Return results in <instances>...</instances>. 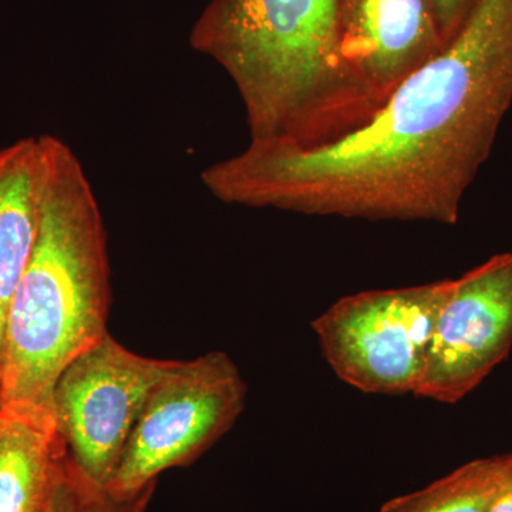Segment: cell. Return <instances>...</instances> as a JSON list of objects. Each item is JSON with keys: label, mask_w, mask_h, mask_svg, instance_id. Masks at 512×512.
I'll use <instances>...</instances> for the list:
<instances>
[{"label": "cell", "mask_w": 512, "mask_h": 512, "mask_svg": "<svg viewBox=\"0 0 512 512\" xmlns=\"http://www.w3.org/2000/svg\"><path fill=\"white\" fill-rule=\"evenodd\" d=\"M156 484L119 495L92 480L67 453L45 512H147Z\"/></svg>", "instance_id": "cell-12"}, {"label": "cell", "mask_w": 512, "mask_h": 512, "mask_svg": "<svg viewBox=\"0 0 512 512\" xmlns=\"http://www.w3.org/2000/svg\"><path fill=\"white\" fill-rule=\"evenodd\" d=\"M67 453L52 409L0 404V512H45Z\"/></svg>", "instance_id": "cell-9"}, {"label": "cell", "mask_w": 512, "mask_h": 512, "mask_svg": "<svg viewBox=\"0 0 512 512\" xmlns=\"http://www.w3.org/2000/svg\"><path fill=\"white\" fill-rule=\"evenodd\" d=\"M190 45L231 79L251 143L326 146L382 109L343 57L339 0H210Z\"/></svg>", "instance_id": "cell-2"}, {"label": "cell", "mask_w": 512, "mask_h": 512, "mask_svg": "<svg viewBox=\"0 0 512 512\" xmlns=\"http://www.w3.org/2000/svg\"><path fill=\"white\" fill-rule=\"evenodd\" d=\"M512 107V0H478L457 35L366 126L315 148L251 143L205 168L224 204L456 225Z\"/></svg>", "instance_id": "cell-1"}, {"label": "cell", "mask_w": 512, "mask_h": 512, "mask_svg": "<svg viewBox=\"0 0 512 512\" xmlns=\"http://www.w3.org/2000/svg\"><path fill=\"white\" fill-rule=\"evenodd\" d=\"M451 285L443 279L338 299L312 322L330 369L362 393L416 394Z\"/></svg>", "instance_id": "cell-4"}, {"label": "cell", "mask_w": 512, "mask_h": 512, "mask_svg": "<svg viewBox=\"0 0 512 512\" xmlns=\"http://www.w3.org/2000/svg\"><path fill=\"white\" fill-rule=\"evenodd\" d=\"M507 468L508 454L477 458L423 490L387 501L379 512H488Z\"/></svg>", "instance_id": "cell-11"}, {"label": "cell", "mask_w": 512, "mask_h": 512, "mask_svg": "<svg viewBox=\"0 0 512 512\" xmlns=\"http://www.w3.org/2000/svg\"><path fill=\"white\" fill-rule=\"evenodd\" d=\"M340 46L380 106L444 47L431 0H339Z\"/></svg>", "instance_id": "cell-8"}, {"label": "cell", "mask_w": 512, "mask_h": 512, "mask_svg": "<svg viewBox=\"0 0 512 512\" xmlns=\"http://www.w3.org/2000/svg\"><path fill=\"white\" fill-rule=\"evenodd\" d=\"M511 349L512 252H503L453 279L414 396L461 402Z\"/></svg>", "instance_id": "cell-7"}, {"label": "cell", "mask_w": 512, "mask_h": 512, "mask_svg": "<svg viewBox=\"0 0 512 512\" xmlns=\"http://www.w3.org/2000/svg\"><path fill=\"white\" fill-rule=\"evenodd\" d=\"M245 399L247 384L227 353L174 360L148 396L107 487L137 494L164 471L192 463L234 426Z\"/></svg>", "instance_id": "cell-5"}, {"label": "cell", "mask_w": 512, "mask_h": 512, "mask_svg": "<svg viewBox=\"0 0 512 512\" xmlns=\"http://www.w3.org/2000/svg\"><path fill=\"white\" fill-rule=\"evenodd\" d=\"M173 363L137 355L107 333L63 370L53 416L74 463L96 483L113 480L148 396Z\"/></svg>", "instance_id": "cell-6"}, {"label": "cell", "mask_w": 512, "mask_h": 512, "mask_svg": "<svg viewBox=\"0 0 512 512\" xmlns=\"http://www.w3.org/2000/svg\"><path fill=\"white\" fill-rule=\"evenodd\" d=\"M488 512H512V453L508 454V468L500 493Z\"/></svg>", "instance_id": "cell-14"}, {"label": "cell", "mask_w": 512, "mask_h": 512, "mask_svg": "<svg viewBox=\"0 0 512 512\" xmlns=\"http://www.w3.org/2000/svg\"><path fill=\"white\" fill-rule=\"evenodd\" d=\"M43 165L42 136L0 148V360L6 312L39 231Z\"/></svg>", "instance_id": "cell-10"}, {"label": "cell", "mask_w": 512, "mask_h": 512, "mask_svg": "<svg viewBox=\"0 0 512 512\" xmlns=\"http://www.w3.org/2000/svg\"><path fill=\"white\" fill-rule=\"evenodd\" d=\"M478 0H431L444 46L457 35Z\"/></svg>", "instance_id": "cell-13"}, {"label": "cell", "mask_w": 512, "mask_h": 512, "mask_svg": "<svg viewBox=\"0 0 512 512\" xmlns=\"http://www.w3.org/2000/svg\"><path fill=\"white\" fill-rule=\"evenodd\" d=\"M39 231L6 312L0 404L52 409L63 370L107 335L110 266L99 201L80 158L42 134Z\"/></svg>", "instance_id": "cell-3"}]
</instances>
